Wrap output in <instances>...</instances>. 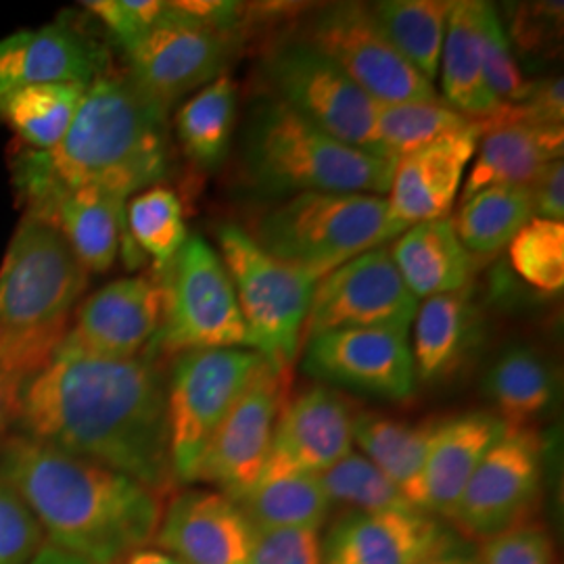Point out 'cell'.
I'll list each match as a JSON object with an SVG mask.
<instances>
[{"label": "cell", "mask_w": 564, "mask_h": 564, "mask_svg": "<svg viewBox=\"0 0 564 564\" xmlns=\"http://www.w3.org/2000/svg\"><path fill=\"white\" fill-rule=\"evenodd\" d=\"M475 163L464 182L463 202L487 186H529L545 163L563 160L564 128H529L481 120Z\"/></svg>", "instance_id": "d4e9b609"}, {"label": "cell", "mask_w": 564, "mask_h": 564, "mask_svg": "<svg viewBox=\"0 0 564 564\" xmlns=\"http://www.w3.org/2000/svg\"><path fill=\"white\" fill-rule=\"evenodd\" d=\"M481 126L463 137L431 144L395 162L389 186V209L408 230L410 226L447 218L454 207L464 172L473 162Z\"/></svg>", "instance_id": "603a6c76"}, {"label": "cell", "mask_w": 564, "mask_h": 564, "mask_svg": "<svg viewBox=\"0 0 564 564\" xmlns=\"http://www.w3.org/2000/svg\"><path fill=\"white\" fill-rule=\"evenodd\" d=\"M333 506L351 512H389L419 510L405 500L402 491L362 454L351 452L343 460L316 475ZM423 512V510H421Z\"/></svg>", "instance_id": "74e56055"}, {"label": "cell", "mask_w": 564, "mask_h": 564, "mask_svg": "<svg viewBox=\"0 0 564 564\" xmlns=\"http://www.w3.org/2000/svg\"><path fill=\"white\" fill-rule=\"evenodd\" d=\"M514 272L533 289L561 293L564 286V224L531 218L508 245Z\"/></svg>", "instance_id": "f35d334b"}, {"label": "cell", "mask_w": 564, "mask_h": 564, "mask_svg": "<svg viewBox=\"0 0 564 564\" xmlns=\"http://www.w3.org/2000/svg\"><path fill=\"white\" fill-rule=\"evenodd\" d=\"M88 86L41 84L11 90L0 97V118L30 149L48 151L67 134Z\"/></svg>", "instance_id": "836d02e7"}, {"label": "cell", "mask_w": 564, "mask_h": 564, "mask_svg": "<svg viewBox=\"0 0 564 564\" xmlns=\"http://www.w3.org/2000/svg\"><path fill=\"white\" fill-rule=\"evenodd\" d=\"M260 74L272 99L333 139L383 158L377 147L379 105L297 34L276 39L263 48Z\"/></svg>", "instance_id": "9c48e42d"}, {"label": "cell", "mask_w": 564, "mask_h": 564, "mask_svg": "<svg viewBox=\"0 0 564 564\" xmlns=\"http://www.w3.org/2000/svg\"><path fill=\"white\" fill-rule=\"evenodd\" d=\"M544 481V440L527 429H508L464 487L452 517L473 538L487 540L524 521Z\"/></svg>", "instance_id": "5bb4252c"}, {"label": "cell", "mask_w": 564, "mask_h": 564, "mask_svg": "<svg viewBox=\"0 0 564 564\" xmlns=\"http://www.w3.org/2000/svg\"><path fill=\"white\" fill-rule=\"evenodd\" d=\"M289 372L263 362L205 449L197 481L239 502L262 479Z\"/></svg>", "instance_id": "2e32d148"}, {"label": "cell", "mask_w": 564, "mask_h": 564, "mask_svg": "<svg viewBox=\"0 0 564 564\" xmlns=\"http://www.w3.org/2000/svg\"><path fill=\"white\" fill-rule=\"evenodd\" d=\"M297 36L333 61L379 107L442 101L435 84L424 80L384 36L370 4H323Z\"/></svg>", "instance_id": "8fae6325"}, {"label": "cell", "mask_w": 564, "mask_h": 564, "mask_svg": "<svg viewBox=\"0 0 564 564\" xmlns=\"http://www.w3.org/2000/svg\"><path fill=\"white\" fill-rule=\"evenodd\" d=\"M249 564H323L321 531L253 527Z\"/></svg>", "instance_id": "7bdbcfd3"}, {"label": "cell", "mask_w": 564, "mask_h": 564, "mask_svg": "<svg viewBox=\"0 0 564 564\" xmlns=\"http://www.w3.org/2000/svg\"><path fill=\"white\" fill-rule=\"evenodd\" d=\"M263 362L253 349L176 356L167 379L170 460L176 484H197L207 445Z\"/></svg>", "instance_id": "30bf717a"}, {"label": "cell", "mask_w": 564, "mask_h": 564, "mask_svg": "<svg viewBox=\"0 0 564 564\" xmlns=\"http://www.w3.org/2000/svg\"><path fill=\"white\" fill-rule=\"evenodd\" d=\"M242 39L176 11L170 2L153 28L128 51V78L163 113L226 72Z\"/></svg>", "instance_id": "7c38bea8"}, {"label": "cell", "mask_w": 564, "mask_h": 564, "mask_svg": "<svg viewBox=\"0 0 564 564\" xmlns=\"http://www.w3.org/2000/svg\"><path fill=\"white\" fill-rule=\"evenodd\" d=\"M435 424L405 423L372 412H360L354 419V444L362 449V456L423 512L424 466Z\"/></svg>", "instance_id": "f1b7e54d"}, {"label": "cell", "mask_w": 564, "mask_h": 564, "mask_svg": "<svg viewBox=\"0 0 564 564\" xmlns=\"http://www.w3.org/2000/svg\"><path fill=\"white\" fill-rule=\"evenodd\" d=\"M44 533L20 494L0 479V564H28L42 547Z\"/></svg>", "instance_id": "60d3db41"}, {"label": "cell", "mask_w": 564, "mask_h": 564, "mask_svg": "<svg viewBox=\"0 0 564 564\" xmlns=\"http://www.w3.org/2000/svg\"><path fill=\"white\" fill-rule=\"evenodd\" d=\"M351 403L328 384L286 398L274 424L262 477L321 475L354 452Z\"/></svg>", "instance_id": "e0dca14e"}, {"label": "cell", "mask_w": 564, "mask_h": 564, "mask_svg": "<svg viewBox=\"0 0 564 564\" xmlns=\"http://www.w3.org/2000/svg\"><path fill=\"white\" fill-rule=\"evenodd\" d=\"M128 239L155 260L158 270L176 258L188 239L178 195L167 186H151L126 205Z\"/></svg>", "instance_id": "8d00e7d4"}, {"label": "cell", "mask_w": 564, "mask_h": 564, "mask_svg": "<svg viewBox=\"0 0 564 564\" xmlns=\"http://www.w3.org/2000/svg\"><path fill=\"white\" fill-rule=\"evenodd\" d=\"M0 479L41 524L48 545L88 564H123L155 540L160 496L101 464L13 435L0 444Z\"/></svg>", "instance_id": "7a4b0ae2"}, {"label": "cell", "mask_w": 564, "mask_h": 564, "mask_svg": "<svg viewBox=\"0 0 564 564\" xmlns=\"http://www.w3.org/2000/svg\"><path fill=\"white\" fill-rule=\"evenodd\" d=\"M481 57L485 84L496 101L517 105L529 97L535 82L524 78L517 51L506 34L505 21L489 2L481 7Z\"/></svg>", "instance_id": "ab89813d"}, {"label": "cell", "mask_w": 564, "mask_h": 564, "mask_svg": "<svg viewBox=\"0 0 564 564\" xmlns=\"http://www.w3.org/2000/svg\"><path fill=\"white\" fill-rule=\"evenodd\" d=\"M485 395L508 429H527L540 421L558 398L552 366L524 345L506 349L489 366L484 379Z\"/></svg>", "instance_id": "f546056e"}, {"label": "cell", "mask_w": 564, "mask_h": 564, "mask_svg": "<svg viewBox=\"0 0 564 564\" xmlns=\"http://www.w3.org/2000/svg\"><path fill=\"white\" fill-rule=\"evenodd\" d=\"M237 505L256 529L321 531L333 510L316 475L262 477Z\"/></svg>", "instance_id": "d6a6232c"}, {"label": "cell", "mask_w": 564, "mask_h": 564, "mask_svg": "<svg viewBox=\"0 0 564 564\" xmlns=\"http://www.w3.org/2000/svg\"><path fill=\"white\" fill-rule=\"evenodd\" d=\"M155 542L182 564H249L253 527L228 496L191 489L170 502Z\"/></svg>", "instance_id": "ffe728a7"}, {"label": "cell", "mask_w": 564, "mask_h": 564, "mask_svg": "<svg viewBox=\"0 0 564 564\" xmlns=\"http://www.w3.org/2000/svg\"><path fill=\"white\" fill-rule=\"evenodd\" d=\"M218 249L235 284L251 349L276 370L297 360L318 281L268 253L239 224L218 226Z\"/></svg>", "instance_id": "52a82bcc"}, {"label": "cell", "mask_w": 564, "mask_h": 564, "mask_svg": "<svg viewBox=\"0 0 564 564\" xmlns=\"http://www.w3.org/2000/svg\"><path fill=\"white\" fill-rule=\"evenodd\" d=\"M479 128L444 101L383 105L377 113V147L389 160H400L431 144L463 137Z\"/></svg>", "instance_id": "d590c367"}, {"label": "cell", "mask_w": 564, "mask_h": 564, "mask_svg": "<svg viewBox=\"0 0 564 564\" xmlns=\"http://www.w3.org/2000/svg\"><path fill=\"white\" fill-rule=\"evenodd\" d=\"M268 253L316 281L402 232L387 197L303 193L270 203L247 230Z\"/></svg>", "instance_id": "8992f818"}, {"label": "cell", "mask_w": 564, "mask_h": 564, "mask_svg": "<svg viewBox=\"0 0 564 564\" xmlns=\"http://www.w3.org/2000/svg\"><path fill=\"white\" fill-rule=\"evenodd\" d=\"M162 303L158 276L109 282L78 305L61 345L111 360L139 358L160 330Z\"/></svg>", "instance_id": "ac0fdd59"}, {"label": "cell", "mask_w": 564, "mask_h": 564, "mask_svg": "<svg viewBox=\"0 0 564 564\" xmlns=\"http://www.w3.org/2000/svg\"><path fill=\"white\" fill-rule=\"evenodd\" d=\"M128 51L153 28L167 7L162 0H90L84 4Z\"/></svg>", "instance_id": "ee69618b"}, {"label": "cell", "mask_w": 564, "mask_h": 564, "mask_svg": "<svg viewBox=\"0 0 564 564\" xmlns=\"http://www.w3.org/2000/svg\"><path fill=\"white\" fill-rule=\"evenodd\" d=\"M563 32V4L561 2H533L519 4L514 11L510 30L506 34L510 44L519 46L523 53L544 55L554 53Z\"/></svg>", "instance_id": "f6af8a7d"}, {"label": "cell", "mask_w": 564, "mask_h": 564, "mask_svg": "<svg viewBox=\"0 0 564 564\" xmlns=\"http://www.w3.org/2000/svg\"><path fill=\"white\" fill-rule=\"evenodd\" d=\"M36 375L32 366L0 351V437L18 421L23 391Z\"/></svg>", "instance_id": "7dc6e473"}, {"label": "cell", "mask_w": 564, "mask_h": 564, "mask_svg": "<svg viewBox=\"0 0 564 564\" xmlns=\"http://www.w3.org/2000/svg\"><path fill=\"white\" fill-rule=\"evenodd\" d=\"M239 86L224 72L205 84L176 113V134L184 155L203 170H216L230 153L237 132Z\"/></svg>", "instance_id": "4dcf8cb0"}, {"label": "cell", "mask_w": 564, "mask_h": 564, "mask_svg": "<svg viewBox=\"0 0 564 564\" xmlns=\"http://www.w3.org/2000/svg\"><path fill=\"white\" fill-rule=\"evenodd\" d=\"M454 542L437 517L421 510H347L323 538V564H419Z\"/></svg>", "instance_id": "d6986e66"}, {"label": "cell", "mask_w": 564, "mask_h": 564, "mask_svg": "<svg viewBox=\"0 0 564 564\" xmlns=\"http://www.w3.org/2000/svg\"><path fill=\"white\" fill-rule=\"evenodd\" d=\"M419 564H479V556L468 547L458 542L447 545L444 550L426 556Z\"/></svg>", "instance_id": "c3c4849f"}, {"label": "cell", "mask_w": 564, "mask_h": 564, "mask_svg": "<svg viewBox=\"0 0 564 564\" xmlns=\"http://www.w3.org/2000/svg\"><path fill=\"white\" fill-rule=\"evenodd\" d=\"M481 7L484 0H456L449 4L440 63L445 105L477 121L491 118L502 107L485 84Z\"/></svg>", "instance_id": "83f0119b"}, {"label": "cell", "mask_w": 564, "mask_h": 564, "mask_svg": "<svg viewBox=\"0 0 564 564\" xmlns=\"http://www.w3.org/2000/svg\"><path fill=\"white\" fill-rule=\"evenodd\" d=\"M107 67V51L67 23L21 30L0 41V97L41 84L88 86Z\"/></svg>", "instance_id": "44dd1931"}, {"label": "cell", "mask_w": 564, "mask_h": 564, "mask_svg": "<svg viewBox=\"0 0 564 564\" xmlns=\"http://www.w3.org/2000/svg\"><path fill=\"white\" fill-rule=\"evenodd\" d=\"M86 282L59 230L25 214L0 265V351L41 372L65 339Z\"/></svg>", "instance_id": "5b68a950"}, {"label": "cell", "mask_w": 564, "mask_h": 564, "mask_svg": "<svg viewBox=\"0 0 564 564\" xmlns=\"http://www.w3.org/2000/svg\"><path fill=\"white\" fill-rule=\"evenodd\" d=\"M303 372L384 402H405L416 393V370L408 330L343 328L305 339Z\"/></svg>", "instance_id": "9a60e30c"}, {"label": "cell", "mask_w": 564, "mask_h": 564, "mask_svg": "<svg viewBox=\"0 0 564 564\" xmlns=\"http://www.w3.org/2000/svg\"><path fill=\"white\" fill-rule=\"evenodd\" d=\"M419 300L403 282L387 247H377L343 263L318 281L303 337L343 328L410 330Z\"/></svg>", "instance_id": "4fadbf2b"}, {"label": "cell", "mask_w": 564, "mask_h": 564, "mask_svg": "<svg viewBox=\"0 0 564 564\" xmlns=\"http://www.w3.org/2000/svg\"><path fill=\"white\" fill-rule=\"evenodd\" d=\"M167 113L149 101L128 76L102 74L63 141L48 151L15 158L18 191L32 186L88 188L121 202L158 186L170 170Z\"/></svg>", "instance_id": "3957f363"}, {"label": "cell", "mask_w": 564, "mask_h": 564, "mask_svg": "<svg viewBox=\"0 0 564 564\" xmlns=\"http://www.w3.org/2000/svg\"><path fill=\"white\" fill-rule=\"evenodd\" d=\"M531 218L527 186H487L464 199L452 223L468 253L491 256L508 247Z\"/></svg>", "instance_id": "e575fe53"}, {"label": "cell", "mask_w": 564, "mask_h": 564, "mask_svg": "<svg viewBox=\"0 0 564 564\" xmlns=\"http://www.w3.org/2000/svg\"><path fill=\"white\" fill-rule=\"evenodd\" d=\"M20 195L30 216L59 230L86 272H107L116 263L126 230V202L61 186H32Z\"/></svg>", "instance_id": "7402d4cb"}, {"label": "cell", "mask_w": 564, "mask_h": 564, "mask_svg": "<svg viewBox=\"0 0 564 564\" xmlns=\"http://www.w3.org/2000/svg\"><path fill=\"white\" fill-rule=\"evenodd\" d=\"M15 424L23 437L107 466L158 496L176 485L167 381L149 356L111 360L61 345L25 387Z\"/></svg>", "instance_id": "6da1fadb"}, {"label": "cell", "mask_w": 564, "mask_h": 564, "mask_svg": "<svg viewBox=\"0 0 564 564\" xmlns=\"http://www.w3.org/2000/svg\"><path fill=\"white\" fill-rule=\"evenodd\" d=\"M412 323L416 381L426 384L444 383L456 375L481 335V318L468 289L424 300Z\"/></svg>", "instance_id": "484cf974"}, {"label": "cell", "mask_w": 564, "mask_h": 564, "mask_svg": "<svg viewBox=\"0 0 564 564\" xmlns=\"http://www.w3.org/2000/svg\"><path fill=\"white\" fill-rule=\"evenodd\" d=\"M479 564H556L554 544L540 524L521 523L487 538Z\"/></svg>", "instance_id": "b9f144b4"}, {"label": "cell", "mask_w": 564, "mask_h": 564, "mask_svg": "<svg viewBox=\"0 0 564 564\" xmlns=\"http://www.w3.org/2000/svg\"><path fill=\"white\" fill-rule=\"evenodd\" d=\"M508 433L496 412H466L435 424L424 466V508L433 517L452 519L464 487L487 452Z\"/></svg>", "instance_id": "cb8c5ba5"}, {"label": "cell", "mask_w": 564, "mask_h": 564, "mask_svg": "<svg viewBox=\"0 0 564 564\" xmlns=\"http://www.w3.org/2000/svg\"><path fill=\"white\" fill-rule=\"evenodd\" d=\"M28 564H88L80 561V558H76V556H72V554H67V552H61L57 547H53V545H44L41 552L30 561Z\"/></svg>", "instance_id": "f907efd6"}, {"label": "cell", "mask_w": 564, "mask_h": 564, "mask_svg": "<svg viewBox=\"0 0 564 564\" xmlns=\"http://www.w3.org/2000/svg\"><path fill=\"white\" fill-rule=\"evenodd\" d=\"M533 207V218L556 220L564 218V163L563 160L545 163L540 174L527 186Z\"/></svg>", "instance_id": "bcb514c9"}, {"label": "cell", "mask_w": 564, "mask_h": 564, "mask_svg": "<svg viewBox=\"0 0 564 564\" xmlns=\"http://www.w3.org/2000/svg\"><path fill=\"white\" fill-rule=\"evenodd\" d=\"M162 324L151 351L182 356L203 349H251L249 330L223 258L199 235H191L176 258L158 270Z\"/></svg>", "instance_id": "ba28073f"}, {"label": "cell", "mask_w": 564, "mask_h": 564, "mask_svg": "<svg viewBox=\"0 0 564 564\" xmlns=\"http://www.w3.org/2000/svg\"><path fill=\"white\" fill-rule=\"evenodd\" d=\"M241 178L263 199L303 193H389L395 160L333 139L276 99L251 105L241 132Z\"/></svg>", "instance_id": "277c9868"}, {"label": "cell", "mask_w": 564, "mask_h": 564, "mask_svg": "<svg viewBox=\"0 0 564 564\" xmlns=\"http://www.w3.org/2000/svg\"><path fill=\"white\" fill-rule=\"evenodd\" d=\"M416 300L468 289L475 258L464 249L452 218L410 226L389 249Z\"/></svg>", "instance_id": "4316f807"}, {"label": "cell", "mask_w": 564, "mask_h": 564, "mask_svg": "<svg viewBox=\"0 0 564 564\" xmlns=\"http://www.w3.org/2000/svg\"><path fill=\"white\" fill-rule=\"evenodd\" d=\"M449 4L445 0H381L370 4L384 36L431 84L440 76Z\"/></svg>", "instance_id": "1f68e13d"}, {"label": "cell", "mask_w": 564, "mask_h": 564, "mask_svg": "<svg viewBox=\"0 0 564 564\" xmlns=\"http://www.w3.org/2000/svg\"><path fill=\"white\" fill-rule=\"evenodd\" d=\"M123 564H182L174 556H170L167 552H163L160 547H141L134 554H130Z\"/></svg>", "instance_id": "681fc988"}]
</instances>
